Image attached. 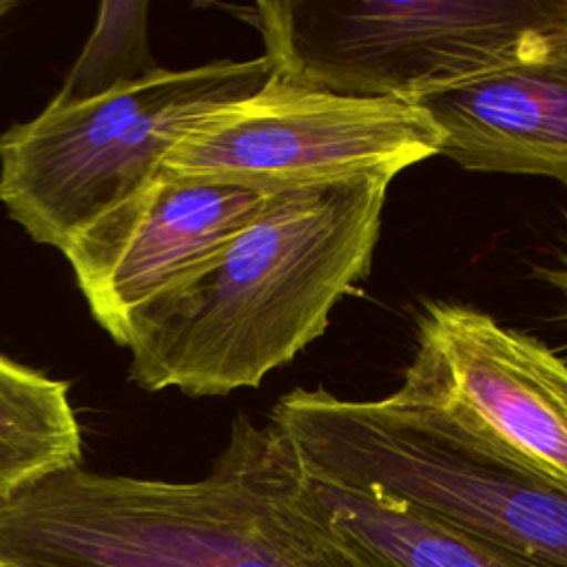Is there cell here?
I'll list each match as a JSON object with an SVG mask.
<instances>
[{
  "instance_id": "cell-10",
  "label": "cell",
  "mask_w": 567,
  "mask_h": 567,
  "mask_svg": "<svg viewBox=\"0 0 567 567\" xmlns=\"http://www.w3.org/2000/svg\"><path fill=\"white\" fill-rule=\"evenodd\" d=\"M308 481L330 527L361 567H536L405 505L343 489L310 474Z\"/></svg>"
},
{
  "instance_id": "cell-6",
  "label": "cell",
  "mask_w": 567,
  "mask_h": 567,
  "mask_svg": "<svg viewBox=\"0 0 567 567\" xmlns=\"http://www.w3.org/2000/svg\"><path fill=\"white\" fill-rule=\"evenodd\" d=\"M439 151L436 126L412 102L346 97L272 75L202 117L162 171L277 195L361 175L394 179Z\"/></svg>"
},
{
  "instance_id": "cell-9",
  "label": "cell",
  "mask_w": 567,
  "mask_h": 567,
  "mask_svg": "<svg viewBox=\"0 0 567 567\" xmlns=\"http://www.w3.org/2000/svg\"><path fill=\"white\" fill-rule=\"evenodd\" d=\"M465 171L536 175L567 186V49L412 100Z\"/></svg>"
},
{
  "instance_id": "cell-4",
  "label": "cell",
  "mask_w": 567,
  "mask_h": 567,
  "mask_svg": "<svg viewBox=\"0 0 567 567\" xmlns=\"http://www.w3.org/2000/svg\"><path fill=\"white\" fill-rule=\"evenodd\" d=\"M275 75L412 102L567 49V0H268L235 9Z\"/></svg>"
},
{
  "instance_id": "cell-15",
  "label": "cell",
  "mask_w": 567,
  "mask_h": 567,
  "mask_svg": "<svg viewBox=\"0 0 567 567\" xmlns=\"http://www.w3.org/2000/svg\"><path fill=\"white\" fill-rule=\"evenodd\" d=\"M13 7H16L13 0H0V18H2L4 13H9Z\"/></svg>"
},
{
  "instance_id": "cell-13",
  "label": "cell",
  "mask_w": 567,
  "mask_h": 567,
  "mask_svg": "<svg viewBox=\"0 0 567 567\" xmlns=\"http://www.w3.org/2000/svg\"><path fill=\"white\" fill-rule=\"evenodd\" d=\"M516 343L525 361L529 363V368L545 383V388L556 399L558 408L567 419V363L547 346H543L538 339L527 337L523 332H516Z\"/></svg>"
},
{
  "instance_id": "cell-11",
  "label": "cell",
  "mask_w": 567,
  "mask_h": 567,
  "mask_svg": "<svg viewBox=\"0 0 567 567\" xmlns=\"http://www.w3.org/2000/svg\"><path fill=\"white\" fill-rule=\"evenodd\" d=\"M80 461L69 383L0 354V501Z\"/></svg>"
},
{
  "instance_id": "cell-5",
  "label": "cell",
  "mask_w": 567,
  "mask_h": 567,
  "mask_svg": "<svg viewBox=\"0 0 567 567\" xmlns=\"http://www.w3.org/2000/svg\"><path fill=\"white\" fill-rule=\"evenodd\" d=\"M266 55L168 71L100 100L58 106L0 135V202L38 244L64 252L142 193L175 144L208 113L257 93Z\"/></svg>"
},
{
  "instance_id": "cell-12",
  "label": "cell",
  "mask_w": 567,
  "mask_h": 567,
  "mask_svg": "<svg viewBox=\"0 0 567 567\" xmlns=\"http://www.w3.org/2000/svg\"><path fill=\"white\" fill-rule=\"evenodd\" d=\"M159 69L151 55L148 2L104 0L86 44L51 104L71 106L100 100L144 82Z\"/></svg>"
},
{
  "instance_id": "cell-16",
  "label": "cell",
  "mask_w": 567,
  "mask_h": 567,
  "mask_svg": "<svg viewBox=\"0 0 567 567\" xmlns=\"http://www.w3.org/2000/svg\"><path fill=\"white\" fill-rule=\"evenodd\" d=\"M0 567H18V565H13V563H9V560L0 558Z\"/></svg>"
},
{
  "instance_id": "cell-1",
  "label": "cell",
  "mask_w": 567,
  "mask_h": 567,
  "mask_svg": "<svg viewBox=\"0 0 567 567\" xmlns=\"http://www.w3.org/2000/svg\"><path fill=\"white\" fill-rule=\"evenodd\" d=\"M0 558L18 567H361L290 441L246 414L199 481L75 467L0 501Z\"/></svg>"
},
{
  "instance_id": "cell-14",
  "label": "cell",
  "mask_w": 567,
  "mask_h": 567,
  "mask_svg": "<svg viewBox=\"0 0 567 567\" xmlns=\"http://www.w3.org/2000/svg\"><path fill=\"white\" fill-rule=\"evenodd\" d=\"M540 275L545 281H549L563 295L565 306H567V237H565V248L558 255V264L551 268H543Z\"/></svg>"
},
{
  "instance_id": "cell-3",
  "label": "cell",
  "mask_w": 567,
  "mask_h": 567,
  "mask_svg": "<svg viewBox=\"0 0 567 567\" xmlns=\"http://www.w3.org/2000/svg\"><path fill=\"white\" fill-rule=\"evenodd\" d=\"M270 423L312 478L405 505L536 567H567V485L501 445L412 363L374 401L297 388Z\"/></svg>"
},
{
  "instance_id": "cell-2",
  "label": "cell",
  "mask_w": 567,
  "mask_h": 567,
  "mask_svg": "<svg viewBox=\"0 0 567 567\" xmlns=\"http://www.w3.org/2000/svg\"><path fill=\"white\" fill-rule=\"evenodd\" d=\"M390 182L361 175L270 195L197 275L131 317V379L190 396L257 388L368 277Z\"/></svg>"
},
{
  "instance_id": "cell-8",
  "label": "cell",
  "mask_w": 567,
  "mask_h": 567,
  "mask_svg": "<svg viewBox=\"0 0 567 567\" xmlns=\"http://www.w3.org/2000/svg\"><path fill=\"white\" fill-rule=\"evenodd\" d=\"M412 365L489 436L567 485V419L525 361L516 330L461 303H427Z\"/></svg>"
},
{
  "instance_id": "cell-7",
  "label": "cell",
  "mask_w": 567,
  "mask_h": 567,
  "mask_svg": "<svg viewBox=\"0 0 567 567\" xmlns=\"http://www.w3.org/2000/svg\"><path fill=\"white\" fill-rule=\"evenodd\" d=\"M268 197L162 171L62 255L93 319L122 346L131 317L197 275L259 215Z\"/></svg>"
}]
</instances>
